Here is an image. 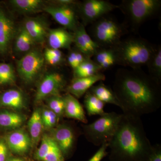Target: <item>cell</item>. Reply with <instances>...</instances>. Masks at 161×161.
<instances>
[{"label":"cell","mask_w":161,"mask_h":161,"mask_svg":"<svg viewBox=\"0 0 161 161\" xmlns=\"http://www.w3.org/2000/svg\"><path fill=\"white\" fill-rule=\"evenodd\" d=\"M28 128L32 144H36L42 134L44 125L41 111L37 109L33 112L28 122Z\"/></svg>","instance_id":"cell-24"},{"label":"cell","mask_w":161,"mask_h":161,"mask_svg":"<svg viewBox=\"0 0 161 161\" xmlns=\"http://www.w3.org/2000/svg\"><path fill=\"white\" fill-rule=\"evenodd\" d=\"M16 34L13 20L0 8V54L7 53Z\"/></svg>","instance_id":"cell-14"},{"label":"cell","mask_w":161,"mask_h":161,"mask_svg":"<svg viewBox=\"0 0 161 161\" xmlns=\"http://www.w3.org/2000/svg\"><path fill=\"white\" fill-rule=\"evenodd\" d=\"M77 11L86 26L92 24L110 12L119 8L118 6L104 0H85L77 4Z\"/></svg>","instance_id":"cell-7"},{"label":"cell","mask_w":161,"mask_h":161,"mask_svg":"<svg viewBox=\"0 0 161 161\" xmlns=\"http://www.w3.org/2000/svg\"><path fill=\"white\" fill-rule=\"evenodd\" d=\"M52 137L61 150L64 158L71 154L76 139V134L73 127L68 124H60L53 130Z\"/></svg>","instance_id":"cell-10"},{"label":"cell","mask_w":161,"mask_h":161,"mask_svg":"<svg viewBox=\"0 0 161 161\" xmlns=\"http://www.w3.org/2000/svg\"><path fill=\"white\" fill-rule=\"evenodd\" d=\"M26 98L22 91L16 89L7 90L0 95V107L14 110L23 109Z\"/></svg>","instance_id":"cell-19"},{"label":"cell","mask_w":161,"mask_h":161,"mask_svg":"<svg viewBox=\"0 0 161 161\" xmlns=\"http://www.w3.org/2000/svg\"><path fill=\"white\" fill-rule=\"evenodd\" d=\"M89 91L105 104H112L120 108V104L113 90L102 81L93 86Z\"/></svg>","instance_id":"cell-22"},{"label":"cell","mask_w":161,"mask_h":161,"mask_svg":"<svg viewBox=\"0 0 161 161\" xmlns=\"http://www.w3.org/2000/svg\"><path fill=\"white\" fill-rule=\"evenodd\" d=\"M106 77L101 72L97 75L86 78H74L70 84L66 88L69 93L77 98L85 95L95 84L105 80Z\"/></svg>","instance_id":"cell-15"},{"label":"cell","mask_w":161,"mask_h":161,"mask_svg":"<svg viewBox=\"0 0 161 161\" xmlns=\"http://www.w3.org/2000/svg\"><path fill=\"white\" fill-rule=\"evenodd\" d=\"M23 26L35 43H43L47 38L49 31L47 23L40 18H27Z\"/></svg>","instance_id":"cell-17"},{"label":"cell","mask_w":161,"mask_h":161,"mask_svg":"<svg viewBox=\"0 0 161 161\" xmlns=\"http://www.w3.org/2000/svg\"><path fill=\"white\" fill-rule=\"evenodd\" d=\"M149 70L148 74L153 79L161 83V46L156 47L150 60L147 65Z\"/></svg>","instance_id":"cell-29"},{"label":"cell","mask_w":161,"mask_h":161,"mask_svg":"<svg viewBox=\"0 0 161 161\" xmlns=\"http://www.w3.org/2000/svg\"><path fill=\"white\" fill-rule=\"evenodd\" d=\"M87 58H89L75 48L69 52L67 60L69 66L74 70Z\"/></svg>","instance_id":"cell-33"},{"label":"cell","mask_w":161,"mask_h":161,"mask_svg":"<svg viewBox=\"0 0 161 161\" xmlns=\"http://www.w3.org/2000/svg\"><path fill=\"white\" fill-rule=\"evenodd\" d=\"M47 103L48 109L58 115L59 118L64 115V101L63 96L58 95L49 97Z\"/></svg>","instance_id":"cell-31"},{"label":"cell","mask_w":161,"mask_h":161,"mask_svg":"<svg viewBox=\"0 0 161 161\" xmlns=\"http://www.w3.org/2000/svg\"><path fill=\"white\" fill-rule=\"evenodd\" d=\"M76 5H57L47 6L44 7L43 10L50 15L59 24L74 31L79 24L76 17V10L75 8Z\"/></svg>","instance_id":"cell-11"},{"label":"cell","mask_w":161,"mask_h":161,"mask_svg":"<svg viewBox=\"0 0 161 161\" xmlns=\"http://www.w3.org/2000/svg\"><path fill=\"white\" fill-rule=\"evenodd\" d=\"M63 97L64 101V116L79 121L84 124H87L85 112L78 99L69 93H67Z\"/></svg>","instance_id":"cell-20"},{"label":"cell","mask_w":161,"mask_h":161,"mask_svg":"<svg viewBox=\"0 0 161 161\" xmlns=\"http://www.w3.org/2000/svg\"><path fill=\"white\" fill-rule=\"evenodd\" d=\"M133 30L159 12L161 0H123L118 6Z\"/></svg>","instance_id":"cell-6"},{"label":"cell","mask_w":161,"mask_h":161,"mask_svg":"<svg viewBox=\"0 0 161 161\" xmlns=\"http://www.w3.org/2000/svg\"><path fill=\"white\" fill-rule=\"evenodd\" d=\"M16 34L14 43L15 50L18 53H26L30 51L35 42L23 26Z\"/></svg>","instance_id":"cell-28"},{"label":"cell","mask_w":161,"mask_h":161,"mask_svg":"<svg viewBox=\"0 0 161 161\" xmlns=\"http://www.w3.org/2000/svg\"><path fill=\"white\" fill-rule=\"evenodd\" d=\"M156 47L142 38L133 37L121 40L113 47L116 64L132 69H141L147 65Z\"/></svg>","instance_id":"cell-3"},{"label":"cell","mask_w":161,"mask_h":161,"mask_svg":"<svg viewBox=\"0 0 161 161\" xmlns=\"http://www.w3.org/2000/svg\"><path fill=\"white\" fill-rule=\"evenodd\" d=\"M85 95L84 103L88 115L89 116L95 115L101 116L105 113L104 111L105 105L104 103L95 97L89 91Z\"/></svg>","instance_id":"cell-26"},{"label":"cell","mask_w":161,"mask_h":161,"mask_svg":"<svg viewBox=\"0 0 161 161\" xmlns=\"http://www.w3.org/2000/svg\"><path fill=\"white\" fill-rule=\"evenodd\" d=\"M35 156L41 161H65L63 153L53 139L46 134L42 136Z\"/></svg>","instance_id":"cell-12"},{"label":"cell","mask_w":161,"mask_h":161,"mask_svg":"<svg viewBox=\"0 0 161 161\" xmlns=\"http://www.w3.org/2000/svg\"><path fill=\"white\" fill-rule=\"evenodd\" d=\"M43 55L45 60L51 65H57L63 61V53L60 50L47 48Z\"/></svg>","instance_id":"cell-32"},{"label":"cell","mask_w":161,"mask_h":161,"mask_svg":"<svg viewBox=\"0 0 161 161\" xmlns=\"http://www.w3.org/2000/svg\"><path fill=\"white\" fill-rule=\"evenodd\" d=\"M127 31L125 24L107 14L91 24L89 35L100 47L113 48Z\"/></svg>","instance_id":"cell-4"},{"label":"cell","mask_w":161,"mask_h":161,"mask_svg":"<svg viewBox=\"0 0 161 161\" xmlns=\"http://www.w3.org/2000/svg\"><path fill=\"white\" fill-rule=\"evenodd\" d=\"M73 34L76 48L87 58H92L100 47L87 33L85 26L82 23H79Z\"/></svg>","instance_id":"cell-13"},{"label":"cell","mask_w":161,"mask_h":161,"mask_svg":"<svg viewBox=\"0 0 161 161\" xmlns=\"http://www.w3.org/2000/svg\"><path fill=\"white\" fill-rule=\"evenodd\" d=\"M8 149L5 140H0V161H7Z\"/></svg>","instance_id":"cell-35"},{"label":"cell","mask_w":161,"mask_h":161,"mask_svg":"<svg viewBox=\"0 0 161 161\" xmlns=\"http://www.w3.org/2000/svg\"><path fill=\"white\" fill-rule=\"evenodd\" d=\"M47 38L51 48L56 49H69L74 41L73 33L64 28L50 30Z\"/></svg>","instance_id":"cell-18"},{"label":"cell","mask_w":161,"mask_h":161,"mask_svg":"<svg viewBox=\"0 0 161 161\" xmlns=\"http://www.w3.org/2000/svg\"><path fill=\"white\" fill-rule=\"evenodd\" d=\"M121 115L115 112H105L94 122L83 125L87 140L97 147L108 143L117 130Z\"/></svg>","instance_id":"cell-5"},{"label":"cell","mask_w":161,"mask_h":161,"mask_svg":"<svg viewBox=\"0 0 161 161\" xmlns=\"http://www.w3.org/2000/svg\"><path fill=\"white\" fill-rule=\"evenodd\" d=\"M92 60L100 67L102 71L108 69L116 64L113 48L99 47L92 57Z\"/></svg>","instance_id":"cell-21"},{"label":"cell","mask_w":161,"mask_h":161,"mask_svg":"<svg viewBox=\"0 0 161 161\" xmlns=\"http://www.w3.org/2000/svg\"><path fill=\"white\" fill-rule=\"evenodd\" d=\"M44 61V55L40 51L31 49L18 60V74L26 83H31L43 70Z\"/></svg>","instance_id":"cell-8"},{"label":"cell","mask_w":161,"mask_h":161,"mask_svg":"<svg viewBox=\"0 0 161 161\" xmlns=\"http://www.w3.org/2000/svg\"><path fill=\"white\" fill-rule=\"evenodd\" d=\"M15 81V73L12 64L0 62V85L13 84Z\"/></svg>","instance_id":"cell-30"},{"label":"cell","mask_w":161,"mask_h":161,"mask_svg":"<svg viewBox=\"0 0 161 161\" xmlns=\"http://www.w3.org/2000/svg\"><path fill=\"white\" fill-rule=\"evenodd\" d=\"M57 5L63 6H74L77 5V2L73 0H58L55 1Z\"/></svg>","instance_id":"cell-37"},{"label":"cell","mask_w":161,"mask_h":161,"mask_svg":"<svg viewBox=\"0 0 161 161\" xmlns=\"http://www.w3.org/2000/svg\"><path fill=\"white\" fill-rule=\"evenodd\" d=\"M5 140L8 148L18 154L26 153L32 144L29 134L22 130H16L9 133Z\"/></svg>","instance_id":"cell-16"},{"label":"cell","mask_w":161,"mask_h":161,"mask_svg":"<svg viewBox=\"0 0 161 161\" xmlns=\"http://www.w3.org/2000/svg\"><path fill=\"white\" fill-rule=\"evenodd\" d=\"M100 67L92 60L87 58L74 69V78H86L101 73Z\"/></svg>","instance_id":"cell-27"},{"label":"cell","mask_w":161,"mask_h":161,"mask_svg":"<svg viewBox=\"0 0 161 161\" xmlns=\"http://www.w3.org/2000/svg\"><path fill=\"white\" fill-rule=\"evenodd\" d=\"M12 6L17 11L23 14H33L44 9L42 0H12Z\"/></svg>","instance_id":"cell-25"},{"label":"cell","mask_w":161,"mask_h":161,"mask_svg":"<svg viewBox=\"0 0 161 161\" xmlns=\"http://www.w3.org/2000/svg\"><path fill=\"white\" fill-rule=\"evenodd\" d=\"M108 143L110 161H150L153 151L141 117L123 113Z\"/></svg>","instance_id":"cell-2"},{"label":"cell","mask_w":161,"mask_h":161,"mask_svg":"<svg viewBox=\"0 0 161 161\" xmlns=\"http://www.w3.org/2000/svg\"><path fill=\"white\" fill-rule=\"evenodd\" d=\"M25 121L23 115L9 110L0 111V127L8 130H16Z\"/></svg>","instance_id":"cell-23"},{"label":"cell","mask_w":161,"mask_h":161,"mask_svg":"<svg viewBox=\"0 0 161 161\" xmlns=\"http://www.w3.org/2000/svg\"><path fill=\"white\" fill-rule=\"evenodd\" d=\"M112 90L123 114L141 117L161 107V83L141 69H118Z\"/></svg>","instance_id":"cell-1"},{"label":"cell","mask_w":161,"mask_h":161,"mask_svg":"<svg viewBox=\"0 0 161 161\" xmlns=\"http://www.w3.org/2000/svg\"><path fill=\"white\" fill-rule=\"evenodd\" d=\"M63 75L58 72H52L43 77L38 87L35 96V102H40L45 98L60 95L66 85Z\"/></svg>","instance_id":"cell-9"},{"label":"cell","mask_w":161,"mask_h":161,"mask_svg":"<svg viewBox=\"0 0 161 161\" xmlns=\"http://www.w3.org/2000/svg\"><path fill=\"white\" fill-rule=\"evenodd\" d=\"M150 161H161V146L160 144L153 146V151Z\"/></svg>","instance_id":"cell-36"},{"label":"cell","mask_w":161,"mask_h":161,"mask_svg":"<svg viewBox=\"0 0 161 161\" xmlns=\"http://www.w3.org/2000/svg\"><path fill=\"white\" fill-rule=\"evenodd\" d=\"M108 148V143L103 144L100 147L99 149L97 150L88 161H101L108 154L107 149Z\"/></svg>","instance_id":"cell-34"},{"label":"cell","mask_w":161,"mask_h":161,"mask_svg":"<svg viewBox=\"0 0 161 161\" xmlns=\"http://www.w3.org/2000/svg\"><path fill=\"white\" fill-rule=\"evenodd\" d=\"M6 161H24L23 159L19 158H13Z\"/></svg>","instance_id":"cell-38"}]
</instances>
